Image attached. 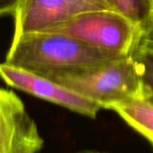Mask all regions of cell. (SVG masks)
I'll return each instance as SVG.
<instances>
[{
	"mask_svg": "<svg viewBox=\"0 0 153 153\" xmlns=\"http://www.w3.org/2000/svg\"><path fill=\"white\" fill-rule=\"evenodd\" d=\"M123 57L56 32H32L13 37L4 63L37 75L59 69L91 67Z\"/></svg>",
	"mask_w": 153,
	"mask_h": 153,
	"instance_id": "1",
	"label": "cell"
},
{
	"mask_svg": "<svg viewBox=\"0 0 153 153\" xmlns=\"http://www.w3.org/2000/svg\"><path fill=\"white\" fill-rule=\"evenodd\" d=\"M42 76L98 104L102 109L145 99L137 64L132 56L91 67L59 69Z\"/></svg>",
	"mask_w": 153,
	"mask_h": 153,
	"instance_id": "2",
	"label": "cell"
},
{
	"mask_svg": "<svg viewBox=\"0 0 153 153\" xmlns=\"http://www.w3.org/2000/svg\"><path fill=\"white\" fill-rule=\"evenodd\" d=\"M45 32L65 34L123 56L132 55L143 32L128 18L112 9L83 11Z\"/></svg>",
	"mask_w": 153,
	"mask_h": 153,
	"instance_id": "3",
	"label": "cell"
},
{
	"mask_svg": "<svg viewBox=\"0 0 153 153\" xmlns=\"http://www.w3.org/2000/svg\"><path fill=\"white\" fill-rule=\"evenodd\" d=\"M0 78L7 86L13 88L91 119H95L100 110L102 109L98 104L48 78L4 62L0 64Z\"/></svg>",
	"mask_w": 153,
	"mask_h": 153,
	"instance_id": "4",
	"label": "cell"
},
{
	"mask_svg": "<svg viewBox=\"0 0 153 153\" xmlns=\"http://www.w3.org/2000/svg\"><path fill=\"white\" fill-rule=\"evenodd\" d=\"M43 146L37 124L21 98L0 87V153H38Z\"/></svg>",
	"mask_w": 153,
	"mask_h": 153,
	"instance_id": "5",
	"label": "cell"
},
{
	"mask_svg": "<svg viewBox=\"0 0 153 153\" xmlns=\"http://www.w3.org/2000/svg\"><path fill=\"white\" fill-rule=\"evenodd\" d=\"M88 9L73 0H22L14 15V33L42 32Z\"/></svg>",
	"mask_w": 153,
	"mask_h": 153,
	"instance_id": "6",
	"label": "cell"
},
{
	"mask_svg": "<svg viewBox=\"0 0 153 153\" xmlns=\"http://www.w3.org/2000/svg\"><path fill=\"white\" fill-rule=\"evenodd\" d=\"M124 122L144 137L153 148V102L136 99L111 107Z\"/></svg>",
	"mask_w": 153,
	"mask_h": 153,
	"instance_id": "7",
	"label": "cell"
},
{
	"mask_svg": "<svg viewBox=\"0 0 153 153\" xmlns=\"http://www.w3.org/2000/svg\"><path fill=\"white\" fill-rule=\"evenodd\" d=\"M131 56L137 64L145 99L153 102V26L143 32Z\"/></svg>",
	"mask_w": 153,
	"mask_h": 153,
	"instance_id": "8",
	"label": "cell"
},
{
	"mask_svg": "<svg viewBox=\"0 0 153 153\" xmlns=\"http://www.w3.org/2000/svg\"><path fill=\"white\" fill-rule=\"evenodd\" d=\"M108 6L123 14L143 32L153 26V0H104Z\"/></svg>",
	"mask_w": 153,
	"mask_h": 153,
	"instance_id": "9",
	"label": "cell"
},
{
	"mask_svg": "<svg viewBox=\"0 0 153 153\" xmlns=\"http://www.w3.org/2000/svg\"><path fill=\"white\" fill-rule=\"evenodd\" d=\"M88 10L92 9H111L104 0H73Z\"/></svg>",
	"mask_w": 153,
	"mask_h": 153,
	"instance_id": "10",
	"label": "cell"
},
{
	"mask_svg": "<svg viewBox=\"0 0 153 153\" xmlns=\"http://www.w3.org/2000/svg\"><path fill=\"white\" fill-rule=\"evenodd\" d=\"M22 0H0V16L13 14Z\"/></svg>",
	"mask_w": 153,
	"mask_h": 153,
	"instance_id": "11",
	"label": "cell"
},
{
	"mask_svg": "<svg viewBox=\"0 0 153 153\" xmlns=\"http://www.w3.org/2000/svg\"><path fill=\"white\" fill-rule=\"evenodd\" d=\"M73 153H110V152L101 151H98V150H89V149H86V150H81V151H75V152H73Z\"/></svg>",
	"mask_w": 153,
	"mask_h": 153,
	"instance_id": "12",
	"label": "cell"
}]
</instances>
